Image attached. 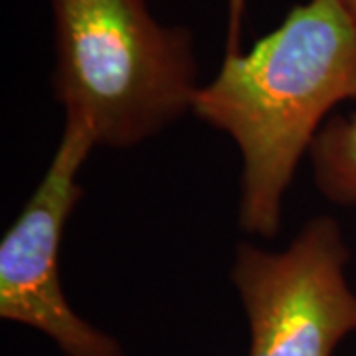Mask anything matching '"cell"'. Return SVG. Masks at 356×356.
Masks as SVG:
<instances>
[{
    "instance_id": "cell-1",
    "label": "cell",
    "mask_w": 356,
    "mask_h": 356,
    "mask_svg": "<svg viewBox=\"0 0 356 356\" xmlns=\"http://www.w3.org/2000/svg\"><path fill=\"white\" fill-rule=\"evenodd\" d=\"M356 99V20L341 0H307L248 51L224 56L192 113L226 133L242 156L243 232L280 234L283 198L325 119Z\"/></svg>"
},
{
    "instance_id": "cell-2",
    "label": "cell",
    "mask_w": 356,
    "mask_h": 356,
    "mask_svg": "<svg viewBox=\"0 0 356 356\" xmlns=\"http://www.w3.org/2000/svg\"><path fill=\"white\" fill-rule=\"evenodd\" d=\"M54 99L97 147L129 149L192 111V34L159 22L147 0H50Z\"/></svg>"
},
{
    "instance_id": "cell-3",
    "label": "cell",
    "mask_w": 356,
    "mask_h": 356,
    "mask_svg": "<svg viewBox=\"0 0 356 356\" xmlns=\"http://www.w3.org/2000/svg\"><path fill=\"white\" fill-rule=\"evenodd\" d=\"M348 259L332 216L305 222L277 252L240 243L229 275L250 327L248 356H332L356 332Z\"/></svg>"
},
{
    "instance_id": "cell-4",
    "label": "cell",
    "mask_w": 356,
    "mask_h": 356,
    "mask_svg": "<svg viewBox=\"0 0 356 356\" xmlns=\"http://www.w3.org/2000/svg\"><path fill=\"white\" fill-rule=\"evenodd\" d=\"M95 139L65 121L62 139L38 186L0 242V318L42 332L65 356H125L121 343L70 305L60 280V248L83 196L79 170Z\"/></svg>"
},
{
    "instance_id": "cell-5",
    "label": "cell",
    "mask_w": 356,
    "mask_h": 356,
    "mask_svg": "<svg viewBox=\"0 0 356 356\" xmlns=\"http://www.w3.org/2000/svg\"><path fill=\"white\" fill-rule=\"evenodd\" d=\"M317 191L339 206L356 204V111L337 115L309 151Z\"/></svg>"
},
{
    "instance_id": "cell-6",
    "label": "cell",
    "mask_w": 356,
    "mask_h": 356,
    "mask_svg": "<svg viewBox=\"0 0 356 356\" xmlns=\"http://www.w3.org/2000/svg\"><path fill=\"white\" fill-rule=\"evenodd\" d=\"M248 13V0H228L226 26V56L242 51V26Z\"/></svg>"
},
{
    "instance_id": "cell-7",
    "label": "cell",
    "mask_w": 356,
    "mask_h": 356,
    "mask_svg": "<svg viewBox=\"0 0 356 356\" xmlns=\"http://www.w3.org/2000/svg\"><path fill=\"white\" fill-rule=\"evenodd\" d=\"M344 4V8L348 10V13L353 14V18L356 20V0H341Z\"/></svg>"
}]
</instances>
